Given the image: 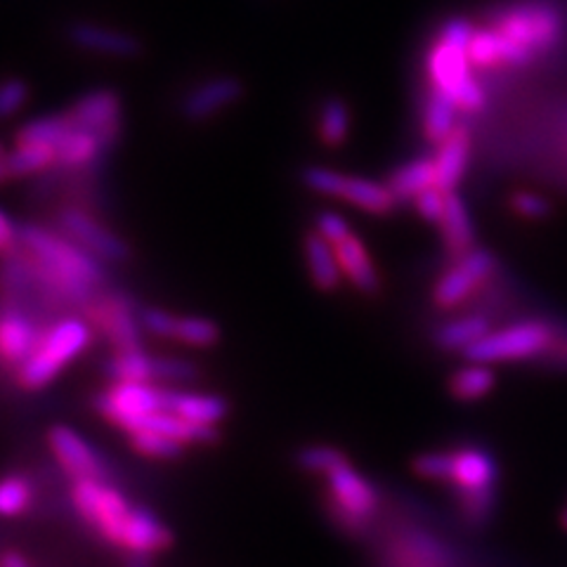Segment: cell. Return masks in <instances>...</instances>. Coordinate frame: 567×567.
Here are the masks:
<instances>
[{
  "instance_id": "6da1fadb",
  "label": "cell",
  "mask_w": 567,
  "mask_h": 567,
  "mask_svg": "<svg viewBox=\"0 0 567 567\" xmlns=\"http://www.w3.org/2000/svg\"><path fill=\"white\" fill-rule=\"evenodd\" d=\"M20 241L31 254L35 279L74 303H91L93 289L104 281L102 265L91 251L76 246L74 239L58 237L35 225L20 227Z\"/></svg>"
},
{
  "instance_id": "7a4b0ae2",
  "label": "cell",
  "mask_w": 567,
  "mask_h": 567,
  "mask_svg": "<svg viewBox=\"0 0 567 567\" xmlns=\"http://www.w3.org/2000/svg\"><path fill=\"white\" fill-rule=\"evenodd\" d=\"M93 329L79 317H66L41 333L39 346L17 367V383L24 390H41L91 346Z\"/></svg>"
},
{
  "instance_id": "3957f363",
  "label": "cell",
  "mask_w": 567,
  "mask_h": 567,
  "mask_svg": "<svg viewBox=\"0 0 567 567\" xmlns=\"http://www.w3.org/2000/svg\"><path fill=\"white\" fill-rule=\"evenodd\" d=\"M556 331L558 322H548V319H523V322L489 331L464 354L471 362L485 364L544 360L546 352L554 346Z\"/></svg>"
},
{
  "instance_id": "277c9868",
  "label": "cell",
  "mask_w": 567,
  "mask_h": 567,
  "mask_svg": "<svg viewBox=\"0 0 567 567\" xmlns=\"http://www.w3.org/2000/svg\"><path fill=\"white\" fill-rule=\"evenodd\" d=\"M454 466L450 485L456 487L461 511L471 525H485L494 511L496 468L494 456L483 447L454 450Z\"/></svg>"
},
{
  "instance_id": "5b68a950",
  "label": "cell",
  "mask_w": 567,
  "mask_h": 567,
  "mask_svg": "<svg viewBox=\"0 0 567 567\" xmlns=\"http://www.w3.org/2000/svg\"><path fill=\"white\" fill-rule=\"evenodd\" d=\"M468 50L452 45L437 39L425 58V71H429L431 87L450 95L461 112H481L485 106V91L471 74Z\"/></svg>"
},
{
  "instance_id": "8992f818",
  "label": "cell",
  "mask_w": 567,
  "mask_h": 567,
  "mask_svg": "<svg viewBox=\"0 0 567 567\" xmlns=\"http://www.w3.org/2000/svg\"><path fill=\"white\" fill-rule=\"evenodd\" d=\"M492 27L504 31L508 39L532 52L556 48L565 33L563 14L554 6L544 3V0H527V3H516L499 10L494 14Z\"/></svg>"
},
{
  "instance_id": "52a82bcc",
  "label": "cell",
  "mask_w": 567,
  "mask_h": 567,
  "mask_svg": "<svg viewBox=\"0 0 567 567\" xmlns=\"http://www.w3.org/2000/svg\"><path fill=\"white\" fill-rule=\"evenodd\" d=\"M168 388L158 383H114L97 395L95 410L126 433L137 431L154 412H164Z\"/></svg>"
},
{
  "instance_id": "ba28073f",
  "label": "cell",
  "mask_w": 567,
  "mask_h": 567,
  "mask_svg": "<svg viewBox=\"0 0 567 567\" xmlns=\"http://www.w3.org/2000/svg\"><path fill=\"white\" fill-rule=\"evenodd\" d=\"M303 183L317 194L343 199L367 213H377V216L390 213L398 204V197L390 189V185L367 181V177L358 175H346L324 166H310L303 173Z\"/></svg>"
},
{
  "instance_id": "9c48e42d",
  "label": "cell",
  "mask_w": 567,
  "mask_h": 567,
  "mask_svg": "<svg viewBox=\"0 0 567 567\" xmlns=\"http://www.w3.org/2000/svg\"><path fill=\"white\" fill-rule=\"evenodd\" d=\"M71 499H74L76 511L87 525H93L106 542L118 546L123 527H126V520L133 511L126 496L118 489L104 485L97 477H87V481L74 483Z\"/></svg>"
},
{
  "instance_id": "30bf717a",
  "label": "cell",
  "mask_w": 567,
  "mask_h": 567,
  "mask_svg": "<svg viewBox=\"0 0 567 567\" xmlns=\"http://www.w3.org/2000/svg\"><path fill=\"white\" fill-rule=\"evenodd\" d=\"M327 483L331 492L333 511L339 513V518L346 527L360 529L374 518V513L379 508L377 489L371 487L348 461H343L341 466H336L327 475Z\"/></svg>"
},
{
  "instance_id": "8fae6325",
  "label": "cell",
  "mask_w": 567,
  "mask_h": 567,
  "mask_svg": "<svg viewBox=\"0 0 567 567\" xmlns=\"http://www.w3.org/2000/svg\"><path fill=\"white\" fill-rule=\"evenodd\" d=\"M494 270V256L485 248H471L435 284L433 298L440 308H454L481 287Z\"/></svg>"
},
{
  "instance_id": "7c38bea8",
  "label": "cell",
  "mask_w": 567,
  "mask_h": 567,
  "mask_svg": "<svg viewBox=\"0 0 567 567\" xmlns=\"http://www.w3.org/2000/svg\"><path fill=\"white\" fill-rule=\"evenodd\" d=\"M87 317L95 327L114 343L116 350H137L140 343V319H135L133 300L123 293H110L93 298L87 303Z\"/></svg>"
},
{
  "instance_id": "4fadbf2b",
  "label": "cell",
  "mask_w": 567,
  "mask_h": 567,
  "mask_svg": "<svg viewBox=\"0 0 567 567\" xmlns=\"http://www.w3.org/2000/svg\"><path fill=\"white\" fill-rule=\"evenodd\" d=\"M62 233L74 239L85 251H91L95 258L102 260H123L128 258L131 248L121 237L110 233L102 223H97L93 216H87L81 208H64L60 216Z\"/></svg>"
},
{
  "instance_id": "5bb4252c",
  "label": "cell",
  "mask_w": 567,
  "mask_h": 567,
  "mask_svg": "<svg viewBox=\"0 0 567 567\" xmlns=\"http://www.w3.org/2000/svg\"><path fill=\"white\" fill-rule=\"evenodd\" d=\"M66 118L74 128L95 133L104 147H112L121 126V102L114 91H95L81 97Z\"/></svg>"
},
{
  "instance_id": "9a60e30c",
  "label": "cell",
  "mask_w": 567,
  "mask_h": 567,
  "mask_svg": "<svg viewBox=\"0 0 567 567\" xmlns=\"http://www.w3.org/2000/svg\"><path fill=\"white\" fill-rule=\"evenodd\" d=\"M48 445L52 454L58 456L60 466L74 477V481H87V477H97L102 481V461L95 450L69 425H52L48 431Z\"/></svg>"
},
{
  "instance_id": "2e32d148",
  "label": "cell",
  "mask_w": 567,
  "mask_h": 567,
  "mask_svg": "<svg viewBox=\"0 0 567 567\" xmlns=\"http://www.w3.org/2000/svg\"><path fill=\"white\" fill-rule=\"evenodd\" d=\"M535 58V52L516 43L496 27L475 29L468 45V60L477 69L494 66H525Z\"/></svg>"
},
{
  "instance_id": "e0dca14e",
  "label": "cell",
  "mask_w": 567,
  "mask_h": 567,
  "mask_svg": "<svg viewBox=\"0 0 567 567\" xmlns=\"http://www.w3.org/2000/svg\"><path fill=\"white\" fill-rule=\"evenodd\" d=\"M173 544L171 529L158 520L150 508L133 506L131 516L126 520V527H123V535L118 546L126 548L131 554H162Z\"/></svg>"
},
{
  "instance_id": "ac0fdd59",
  "label": "cell",
  "mask_w": 567,
  "mask_h": 567,
  "mask_svg": "<svg viewBox=\"0 0 567 567\" xmlns=\"http://www.w3.org/2000/svg\"><path fill=\"white\" fill-rule=\"evenodd\" d=\"M41 333L43 331L24 312L6 308L3 319H0V352H3V360L12 367H20L33 348L39 346Z\"/></svg>"
},
{
  "instance_id": "d6986e66",
  "label": "cell",
  "mask_w": 567,
  "mask_h": 567,
  "mask_svg": "<svg viewBox=\"0 0 567 567\" xmlns=\"http://www.w3.org/2000/svg\"><path fill=\"white\" fill-rule=\"evenodd\" d=\"M241 97V83L233 76H220L202 83L185 97L183 114L192 121H204Z\"/></svg>"
},
{
  "instance_id": "ffe728a7",
  "label": "cell",
  "mask_w": 567,
  "mask_h": 567,
  "mask_svg": "<svg viewBox=\"0 0 567 567\" xmlns=\"http://www.w3.org/2000/svg\"><path fill=\"white\" fill-rule=\"evenodd\" d=\"M333 248H336V256H339L343 277L350 279L352 287L362 293H377L381 287V279L364 241L360 237L348 235L343 241L333 244Z\"/></svg>"
},
{
  "instance_id": "44dd1931",
  "label": "cell",
  "mask_w": 567,
  "mask_h": 567,
  "mask_svg": "<svg viewBox=\"0 0 567 567\" xmlns=\"http://www.w3.org/2000/svg\"><path fill=\"white\" fill-rule=\"evenodd\" d=\"M71 41H74L79 48L91 50V52H102V55H116V58H131L140 52V43L135 35L110 29V27H100V24H76L69 31Z\"/></svg>"
},
{
  "instance_id": "7402d4cb",
  "label": "cell",
  "mask_w": 567,
  "mask_h": 567,
  "mask_svg": "<svg viewBox=\"0 0 567 567\" xmlns=\"http://www.w3.org/2000/svg\"><path fill=\"white\" fill-rule=\"evenodd\" d=\"M471 154V133L466 126H456L450 137L437 145L435 166H437V187L454 192L461 177L466 173Z\"/></svg>"
},
{
  "instance_id": "603a6c76",
  "label": "cell",
  "mask_w": 567,
  "mask_h": 567,
  "mask_svg": "<svg viewBox=\"0 0 567 567\" xmlns=\"http://www.w3.org/2000/svg\"><path fill=\"white\" fill-rule=\"evenodd\" d=\"M166 412H173L177 416H183L189 423L218 425L227 416L229 404L220 395L183 393V390H171L168 388Z\"/></svg>"
},
{
  "instance_id": "cb8c5ba5",
  "label": "cell",
  "mask_w": 567,
  "mask_h": 567,
  "mask_svg": "<svg viewBox=\"0 0 567 567\" xmlns=\"http://www.w3.org/2000/svg\"><path fill=\"white\" fill-rule=\"evenodd\" d=\"M306 258H308L310 277L317 289L322 291L339 289L343 270L331 241H327L319 233H310L306 237Z\"/></svg>"
},
{
  "instance_id": "d4e9b609",
  "label": "cell",
  "mask_w": 567,
  "mask_h": 567,
  "mask_svg": "<svg viewBox=\"0 0 567 567\" xmlns=\"http://www.w3.org/2000/svg\"><path fill=\"white\" fill-rule=\"evenodd\" d=\"M390 189L398 197V202L416 199L423 189L437 185V166L435 156H416L412 162L402 164L388 181Z\"/></svg>"
},
{
  "instance_id": "484cf974",
  "label": "cell",
  "mask_w": 567,
  "mask_h": 567,
  "mask_svg": "<svg viewBox=\"0 0 567 567\" xmlns=\"http://www.w3.org/2000/svg\"><path fill=\"white\" fill-rule=\"evenodd\" d=\"M440 227H442V239H445V246L450 248V254L464 256L471 251L473 239H475V229H473L471 213H468L464 199H461L456 192L447 194L445 216H442Z\"/></svg>"
},
{
  "instance_id": "4316f807",
  "label": "cell",
  "mask_w": 567,
  "mask_h": 567,
  "mask_svg": "<svg viewBox=\"0 0 567 567\" xmlns=\"http://www.w3.org/2000/svg\"><path fill=\"white\" fill-rule=\"evenodd\" d=\"M489 331H492L489 317H485V315H464V317L450 319V322L442 324L435 331V343L447 352H454V350L466 352L473 343L481 341L483 336H487Z\"/></svg>"
},
{
  "instance_id": "83f0119b",
  "label": "cell",
  "mask_w": 567,
  "mask_h": 567,
  "mask_svg": "<svg viewBox=\"0 0 567 567\" xmlns=\"http://www.w3.org/2000/svg\"><path fill=\"white\" fill-rule=\"evenodd\" d=\"M458 112L461 110L450 95L431 87V93H429V97H425V104H423V133H425V137H429L433 145H440V142L450 137L454 133V128L458 126V123H456Z\"/></svg>"
},
{
  "instance_id": "f1b7e54d",
  "label": "cell",
  "mask_w": 567,
  "mask_h": 567,
  "mask_svg": "<svg viewBox=\"0 0 567 567\" xmlns=\"http://www.w3.org/2000/svg\"><path fill=\"white\" fill-rule=\"evenodd\" d=\"M58 164L55 147L35 145V142H17L14 150L3 154V177H20L29 173H39Z\"/></svg>"
},
{
  "instance_id": "f546056e",
  "label": "cell",
  "mask_w": 567,
  "mask_h": 567,
  "mask_svg": "<svg viewBox=\"0 0 567 567\" xmlns=\"http://www.w3.org/2000/svg\"><path fill=\"white\" fill-rule=\"evenodd\" d=\"M106 377L114 383H156L154 381V358L137 350H116L114 358L106 362Z\"/></svg>"
},
{
  "instance_id": "4dcf8cb0",
  "label": "cell",
  "mask_w": 567,
  "mask_h": 567,
  "mask_svg": "<svg viewBox=\"0 0 567 567\" xmlns=\"http://www.w3.org/2000/svg\"><path fill=\"white\" fill-rule=\"evenodd\" d=\"M494 383H496V377L489 364L471 362L466 367H461L458 371H454L450 379V390L456 400L473 402L492 393Z\"/></svg>"
},
{
  "instance_id": "1f68e13d",
  "label": "cell",
  "mask_w": 567,
  "mask_h": 567,
  "mask_svg": "<svg viewBox=\"0 0 567 567\" xmlns=\"http://www.w3.org/2000/svg\"><path fill=\"white\" fill-rule=\"evenodd\" d=\"M104 150L95 133H87L71 126V131L58 142V166L62 168H79L95 162V156Z\"/></svg>"
},
{
  "instance_id": "d6a6232c",
  "label": "cell",
  "mask_w": 567,
  "mask_h": 567,
  "mask_svg": "<svg viewBox=\"0 0 567 567\" xmlns=\"http://www.w3.org/2000/svg\"><path fill=\"white\" fill-rule=\"evenodd\" d=\"M319 140L329 147H339L346 142L350 131V110L348 104L339 97H329L319 112Z\"/></svg>"
},
{
  "instance_id": "836d02e7",
  "label": "cell",
  "mask_w": 567,
  "mask_h": 567,
  "mask_svg": "<svg viewBox=\"0 0 567 567\" xmlns=\"http://www.w3.org/2000/svg\"><path fill=\"white\" fill-rule=\"evenodd\" d=\"M173 339L192 348H210L220 341V329L208 317H177Z\"/></svg>"
},
{
  "instance_id": "e575fe53",
  "label": "cell",
  "mask_w": 567,
  "mask_h": 567,
  "mask_svg": "<svg viewBox=\"0 0 567 567\" xmlns=\"http://www.w3.org/2000/svg\"><path fill=\"white\" fill-rule=\"evenodd\" d=\"M71 131L66 116H43L33 118L17 133V142H35V145L58 147V142Z\"/></svg>"
},
{
  "instance_id": "d590c367",
  "label": "cell",
  "mask_w": 567,
  "mask_h": 567,
  "mask_svg": "<svg viewBox=\"0 0 567 567\" xmlns=\"http://www.w3.org/2000/svg\"><path fill=\"white\" fill-rule=\"evenodd\" d=\"M131 447L137 454L150 458H177L183 456L187 445L156 431H135L131 433Z\"/></svg>"
},
{
  "instance_id": "8d00e7d4",
  "label": "cell",
  "mask_w": 567,
  "mask_h": 567,
  "mask_svg": "<svg viewBox=\"0 0 567 567\" xmlns=\"http://www.w3.org/2000/svg\"><path fill=\"white\" fill-rule=\"evenodd\" d=\"M31 504V485L20 475H8L0 485V513L6 518H14Z\"/></svg>"
},
{
  "instance_id": "74e56055",
  "label": "cell",
  "mask_w": 567,
  "mask_h": 567,
  "mask_svg": "<svg viewBox=\"0 0 567 567\" xmlns=\"http://www.w3.org/2000/svg\"><path fill=\"white\" fill-rule=\"evenodd\" d=\"M343 461H348L346 454L329 445H310L298 452V464L306 471L319 473V475H329L336 466H341Z\"/></svg>"
},
{
  "instance_id": "f35d334b",
  "label": "cell",
  "mask_w": 567,
  "mask_h": 567,
  "mask_svg": "<svg viewBox=\"0 0 567 567\" xmlns=\"http://www.w3.org/2000/svg\"><path fill=\"white\" fill-rule=\"evenodd\" d=\"M199 367L183 358H154L156 383H189L197 381Z\"/></svg>"
},
{
  "instance_id": "ab89813d",
  "label": "cell",
  "mask_w": 567,
  "mask_h": 567,
  "mask_svg": "<svg viewBox=\"0 0 567 567\" xmlns=\"http://www.w3.org/2000/svg\"><path fill=\"white\" fill-rule=\"evenodd\" d=\"M454 466V454L452 452H429L414 458V473L421 477H429V481H442L450 483Z\"/></svg>"
},
{
  "instance_id": "60d3db41",
  "label": "cell",
  "mask_w": 567,
  "mask_h": 567,
  "mask_svg": "<svg viewBox=\"0 0 567 567\" xmlns=\"http://www.w3.org/2000/svg\"><path fill=\"white\" fill-rule=\"evenodd\" d=\"M511 208L527 220H542V218L551 216V204H548L542 197V194H535V192H516V194H513Z\"/></svg>"
},
{
  "instance_id": "b9f144b4",
  "label": "cell",
  "mask_w": 567,
  "mask_h": 567,
  "mask_svg": "<svg viewBox=\"0 0 567 567\" xmlns=\"http://www.w3.org/2000/svg\"><path fill=\"white\" fill-rule=\"evenodd\" d=\"M447 194H450V192L440 189L437 185H435V187H429V189H423V192L419 194V197L414 199L416 210L421 213V218H425L429 223H440L442 216H445Z\"/></svg>"
},
{
  "instance_id": "7bdbcfd3",
  "label": "cell",
  "mask_w": 567,
  "mask_h": 567,
  "mask_svg": "<svg viewBox=\"0 0 567 567\" xmlns=\"http://www.w3.org/2000/svg\"><path fill=\"white\" fill-rule=\"evenodd\" d=\"M315 233H319L331 244H339L348 235H352L348 220L341 216V213H333V210H322V213H319L317 220H315Z\"/></svg>"
},
{
  "instance_id": "ee69618b",
  "label": "cell",
  "mask_w": 567,
  "mask_h": 567,
  "mask_svg": "<svg viewBox=\"0 0 567 567\" xmlns=\"http://www.w3.org/2000/svg\"><path fill=\"white\" fill-rule=\"evenodd\" d=\"M175 319H177V315H171V312L158 310V308H145L140 312L142 329H147L150 333L158 336V339H173Z\"/></svg>"
},
{
  "instance_id": "f6af8a7d",
  "label": "cell",
  "mask_w": 567,
  "mask_h": 567,
  "mask_svg": "<svg viewBox=\"0 0 567 567\" xmlns=\"http://www.w3.org/2000/svg\"><path fill=\"white\" fill-rule=\"evenodd\" d=\"M473 33H475V27L468 20H464V17H454V20L445 22V27L440 29L437 39L468 50V45L473 41Z\"/></svg>"
},
{
  "instance_id": "bcb514c9",
  "label": "cell",
  "mask_w": 567,
  "mask_h": 567,
  "mask_svg": "<svg viewBox=\"0 0 567 567\" xmlns=\"http://www.w3.org/2000/svg\"><path fill=\"white\" fill-rule=\"evenodd\" d=\"M27 102V85L17 79L6 81V85L0 87V112L3 116H12L20 106Z\"/></svg>"
},
{
  "instance_id": "7dc6e473",
  "label": "cell",
  "mask_w": 567,
  "mask_h": 567,
  "mask_svg": "<svg viewBox=\"0 0 567 567\" xmlns=\"http://www.w3.org/2000/svg\"><path fill=\"white\" fill-rule=\"evenodd\" d=\"M544 364L556 371H567V322H558L554 346L546 352Z\"/></svg>"
},
{
  "instance_id": "c3c4849f",
  "label": "cell",
  "mask_w": 567,
  "mask_h": 567,
  "mask_svg": "<svg viewBox=\"0 0 567 567\" xmlns=\"http://www.w3.org/2000/svg\"><path fill=\"white\" fill-rule=\"evenodd\" d=\"M14 241H20V229H14L12 220L8 213L0 216V248H3V254H10Z\"/></svg>"
},
{
  "instance_id": "681fc988",
  "label": "cell",
  "mask_w": 567,
  "mask_h": 567,
  "mask_svg": "<svg viewBox=\"0 0 567 567\" xmlns=\"http://www.w3.org/2000/svg\"><path fill=\"white\" fill-rule=\"evenodd\" d=\"M0 567H31V565L27 563L24 556L14 554V551H6L3 560H0Z\"/></svg>"
},
{
  "instance_id": "f907efd6",
  "label": "cell",
  "mask_w": 567,
  "mask_h": 567,
  "mask_svg": "<svg viewBox=\"0 0 567 567\" xmlns=\"http://www.w3.org/2000/svg\"><path fill=\"white\" fill-rule=\"evenodd\" d=\"M126 567H152V556H147V554H131Z\"/></svg>"
},
{
  "instance_id": "816d5d0a",
  "label": "cell",
  "mask_w": 567,
  "mask_h": 567,
  "mask_svg": "<svg viewBox=\"0 0 567 567\" xmlns=\"http://www.w3.org/2000/svg\"><path fill=\"white\" fill-rule=\"evenodd\" d=\"M563 527H565V529H567V508H565V511H563Z\"/></svg>"
}]
</instances>
